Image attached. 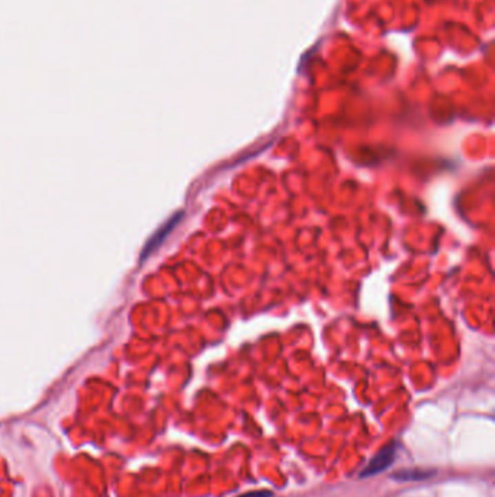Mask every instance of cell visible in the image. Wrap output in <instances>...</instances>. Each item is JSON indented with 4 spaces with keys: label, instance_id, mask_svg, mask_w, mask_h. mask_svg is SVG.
<instances>
[{
    "label": "cell",
    "instance_id": "6da1fadb",
    "mask_svg": "<svg viewBox=\"0 0 495 497\" xmlns=\"http://www.w3.org/2000/svg\"><path fill=\"white\" fill-rule=\"evenodd\" d=\"M394 458H395V447L394 445H388L369 463V465L366 467V469L362 473V477L373 476V474L383 471V469H386L388 467L391 465Z\"/></svg>",
    "mask_w": 495,
    "mask_h": 497
},
{
    "label": "cell",
    "instance_id": "7a4b0ae2",
    "mask_svg": "<svg viewBox=\"0 0 495 497\" xmlns=\"http://www.w3.org/2000/svg\"><path fill=\"white\" fill-rule=\"evenodd\" d=\"M175 223H178V219L175 217V219H173L169 224H166L163 228H162V230H160L157 234H154L153 237H151V240H150V243L149 245H147L145 246V250H144V254H143V258H145L147 256V254H149L158 243H160V241H162L163 240V237L171 230V228H173V225H175Z\"/></svg>",
    "mask_w": 495,
    "mask_h": 497
},
{
    "label": "cell",
    "instance_id": "3957f363",
    "mask_svg": "<svg viewBox=\"0 0 495 497\" xmlns=\"http://www.w3.org/2000/svg\"><path fill=\"white\" fill-rule=\"evenodd\" d=\"M272 493L269 491H257V493H249V494H244V496H240V497H271Z\"/></svg>",
    "mask_w": 495,
    "mask_h": 497
}]
</instances>
